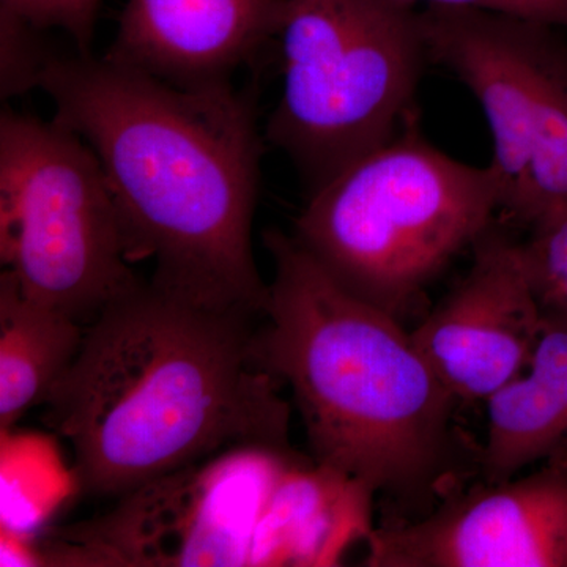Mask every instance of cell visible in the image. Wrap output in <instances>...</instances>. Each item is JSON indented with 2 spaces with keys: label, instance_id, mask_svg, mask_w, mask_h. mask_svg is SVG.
I'll use <instances>...</instances> for the list:
<instances>
[{
  "label": "cell",
  "instance_id": "cell-1",
  "mask_svg": "<svg viewBox=\"0 0 567 567\" xmlns=\"http://www.w3.org/2000/svg\"><path fill=\"white\" fill-rule=\"evenodd\" d=\"M54 118L99 156L130 260L159 292L256 320L268 284L252 251L265 134L256 93L178 89L93 54L59 52L41 81Z\"/></svg>",
  "mask_w": 567,
  "mask_h": 567
},
{
  "label": "cell",
  "instance_id": "cell-2",
  "mask_svg": "<svg viewBox=\"0 0 567 567\" xmlns=\"http://www.w3.org/2000/svg\"><path fill=\"white\" fill-rule=\"evenodd\" d=\"M252 322L142 282L85 327L44 402L82 494L118 498L238 447L292 450L289 402L254 363Z\"/></svg>",
  "mask_w": 567,
  "mask_h": 567
},
{
  "label": "cell",
  "instance_id": "cell-3",
  "mask_svg": "<svg viewBox=\"0 0 567 567\" xmlns=\"http://www.w3.org/2000/svg\"><path fill=\"white\" fill-rule=\"evenodd\" d=\"M274 259L254 363L289 386L311 457L415 520L480 476L461 402L401 320L331 278L292 234L264 233Z\"/></svg>",
  "mask_w": 567,
  "mask_h": 567
},
{
  "label": "cell",
  "instance_id": "cell-4",
  "mask_svg": "<svg viewBox=\"0 0 567 567\" xmlns=\"http://www.w3.org/2000/svg\"><path fill=\"white\" fill-rule=\"evenodd\" d=\"M496 213L491 164L436 148L416 110L393 140L308 196L292 237L347 292L402 322Z\"/></svg>",
  "mask_w": 567,
  "mask_h": 567
},
{
  "label": "cell",
  "instance_id": "cell-5",
  "mask_svg": "<svg viewBox=\"0 0 567 567\" xmlns=\"http://www.w3.org/2000/svg\"><path fill=\"white\" fill-rule=\"evenodd\" d=\"M278 54L265 141L308 196L401 132L431 63L413 0H286Z\"/></svg>",
  "mask_w": 567,
  "mask_h": 567
},
{
  "label": "cell",
  "instance_id": "cell-6",
  "mask_svg": "<svg viewBox=\"0 0 567 567\" xmlns=\"http://www.w3.org/2000/svg\"><path fill=\"white\" fill-rule=\"evenodd\" d=\"M0 257L22 293L84 327L144 282L99 156L55 118L0 115Z\"/></svg>",
  "mask_w": 567,
  "mask_h": 567
},
{
  "label": "cell",
  "instance_id": "cell-7",
  "mask_svg": "<svg viewBox=\"0 0 567 567\" xmlns=\"http://www.w3.org/2000/svg\"><path fill=\"white\" fill-rule=\"evenodd\" d=\"M429 61L483 110L494 142L499 215L535 226L567 208V40L563 29L502 11L427 6Z\"/></svg>",
  "mask_w": 567,
  "mask_h": 567
},
{
  "label": "cell",
  "instance_id": "cell-8",
  "mask_svg": "<svg viewBox=\"0 0 567 567\" xmlns=\"http://www.w3.org/2000/svg\"><path fill=\"white\" fill-rule=\"evenodd\" d=\"M297 451L238 447L118 496L110 513L55 529L35 565L251 566L265 506Z\"/></svg>",
  "mask_w": 567,
  "mask_h": 567
},
{
  "label": "cell",
  "instance_id": "cell-9",
  "mask_svg": "<svg viewBox=\"0 0 567 567\" xmlns=\"http://www.w3.org/2000/svg\"><path fill=\"white\" fill-rule=\"evenodd\" d=\"M369 567H567V454L528 475L481 480L365 539Z\"/></svg>",
  "mask_w": 567,
  "mask_h": 567
},
{
  "label": "cell",
  "instance_id": "cell-10",
  "mask_svg": "<svg viewBox=\"0 0 567 567\" xmlns=\"http://www.w3.org/2000/svg\"><path fill=\"white\" fill-rule=\"evenodd\" d=\"M472 249L468 274L410 333L461 404L487 402L524 374L544 323L522 241L494 224Z\"/></svg>",
  "mask_w": 567,
  "mask_h": 567
},
{
  "label": "cell",
  "instance_id": "cell-11",
  "mask_svg": "<svg viewBox=\"0 0 567 567\" xmlns=\"http://www.w3.org/2000/svg\"><path fill=\"white\" fill-rule=\"evenodd\" d=\"M286 0H126L103 58L178 89L234 84L278 52Z\"/></svg>",
  "mask_w": 567,
  "mask_h": 567
},
{
  "label": "cell",
  "instance_id": "cell-12",
  "mask_svg": "<svg viewBox=\"0 0 567 567\" xmlns=\"http://www.w3.org/2000/svg\"><path fill=\"white\" fill-rule=\"evenodd\" d=\"M375 496L312 457L287 465L265 506L251 566H334L375 525Z\"/></svg>",
  "mask_w": 567,
  "mask_h": 567
},
{
  "label": "cell",
  "instance_id": "cell-13",
  "mask_svg": "<svg viewBox=\"0 0 567 567\" xmlns=\"http://www.w3.org/2000/svg\"><path fill=\"white\" fill-rule=\"evenodd\" d=\"M486 405L481 480L499 483L567 454V322L544 317L528 368Z\"/></svg>",
  "mask_w": 567,
  "mask_h": 567
},
{
  "label": "cell",
  "instance_id": "cell-14",
  "mask_svg": "<svg viewBox=\"0 0 567 567\" xmlns=\"http://www.w3.org/2000/svg\"><path fill=\"white\" fill-rule=\"evenodd\" d=\"M85 327L21 292L0 274V429L10 431L29 409L43 405L70 371Z\"/></svg>",
  "mask_w": 567,
  "mask_h": 567
},
{
  "label": "cell",
  "instance_id": "cell-15",
  "mask_svg": "<svg viewBox=\"0 0 567 567\" xmlns=\"http://www.w3.org/2000/svg\"><path fill=\"white\" fill-rule=\"evenodd\" d=\"M528 230L522 256L543 317L567 322V208Z\"/></svg>",
  "mask_w": 567,
  "mask_h": 567
},
{
  "label": "cell",
  "instance_id": "cell-16",
  "mask_svg": "<svg viewBox=\"0 0 567 567\" xmlns=\"http://www.w3.org/2000/svg\"><path fill=\"white\" fill-rule=\"evenodd\" d=\"M18 14L0 9V96L3 102L40 89L59 50Z\"/></svg>",
  "mask_w": 567,
  "mask_h": 567
},
{
  "label": "cell",
  "instance_id": "cell-17",
  "mask_svg": "<svg viewBox=\"0 0 567 567\" xmlns=\"http://www.w3.org/2000/svg\"><path fill=\"white\" fill-rule=\"evenodd\" d=\"M102 0H0V9L18 14L43 31L65 32L74 50L92 54Z\"/></svg>",
  "mask_w": 567,
  "mask_h": 567
},
{
  "label": "cell",
  "instance_id": "cell-18",
  "mask_svg": "<svg viewBox=\"0 0 567 567\" xmlns=\"http://www.w3.org/2000/svg\"><path fill=\"white\" fill-rule=\"evenodd\" d=\"M413 2L427 6L468 7L502 11V13L516 14L555 25L567 31V0H413Z\"/></svg>",
  "mask_w": 567,
  "mask_h": 567
}]
</instances>
